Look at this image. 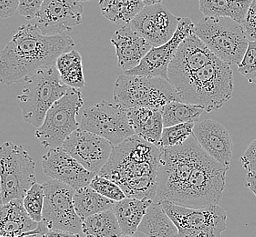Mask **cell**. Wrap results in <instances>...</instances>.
Returning a JSON list of instances; mask_svg holds the SVG:
<instances>
[{
	"mask_svg": "<svg viewBox=\"0 0 256 237\" xmlns=\"http://www.w3.org/2000/svg\"><path fill=\"white\" fill-rule=\"evenodd\" d=\"M24 237H42L41 234H28Z\"/></svg>",
	"mask_w": 256,
	"mask_h": 237,
	"instance_id": "7bdbcfd3",
	"label": "cell"
},
{
	"mask_svg": "<svg viewBox=\"0 0 256 237\" xmlns=\"http://www.w3.org/2000/svg\"><path fill=\"white\" fill-rule=\"evenodd\" d=\"M123 237H134V236H124Z\"/></svg>",
	"mask_w": 256,
	"mask_h": 237,
	"instance_id": "bcb514c9",
	"label": "cell"
},
{
	"mask_svg": "<svg viewBox=\"0 0 256 237\" xmlns=\"http://www.w3.org/2000/svg\"><path fill=\"white\" fill-rule=\"evenodd\" d=\"M142 1H144V3L145 4L146 6H148L160 4V3H162V1H164V0H142Z\"/></svg>",
	"mask_w": 256,
	"mask_h": 237,
	"instance_id": "60d3db41",
	"label": "cell"
},
{
	"mask_svg": "<svg viewBox=\"0 0 256 237\" xmlns=\"http://www.w3.org/2000/svg\"><path fill=\"white\" fill-rule=\"evenodd\" d=\"M242 164L248 172H256V140H254L241 157Z\"/></svg>",
	"mask_w": 256,
	"mask_h": 237,
	"instance_id": "8d00e7d4",
	"label": "cell"
},
{
	"mask_svg": "<svg viewBox=\"0 0 256 237\" xmlns=\"http://www.w3.org/2000/svg\"><path fill=\"white\" fill-rule=\"evenodd\" d=\"M128 115L135 135L158 146L164 129L162 108H130Z\"/></svg>",
	"mask_w": 256,
	"mask_h": 237,
	"instance_id": "7402d4cb",
	"label": "cell"
},
{
	"mask_svg": "<svg viewBox=\"0 0 256 237\" xmlns=\"http://www.w3.org/2000/svg\"><path fill=\"white\" fill-rule=\"evenodd\" d=\"M204 112V108L196 105L180 102H170L162 108L164 128L189 122L196 124Z\"/></svg>",
	"mask_w": 256,
	"mask_h": 237,
	"instance_id": "f546056e",
	"label": "cell"
},
{
	"mask_svg": "<svg viewBox=\"0 0 256 237\" xmlns=\"http://www.w3.org/2000/svg\"><path fill=\"white\" fill-rule=\"evenodd\" d=\"M110 42L116 48L118 67L124 72L138 67L152 48V46L130 25L123 26L116 31Z\"/></svg>",
	"mask_w": 256,
	"mask_h": 237,
	"instance_id": "ffe728a7",
	"label": "cell"
},
{
	"mask_svg": "<svg viewBox=\"0 0 256 237\" xmlns=\"http://www.w3.org/2000/svg\"><path fill=\"white\" fill-rule=\"evenodd\" d=\"M3 204V198H2V188H1V182H0V206Z\"/></svg>",
	"mask_w": 256,
	"mask_h": 237,
	"instance_id": "b9f144b4",
	"label": "cell"
},
{
	"mask_svg": "<svg viewBox=\"0 0 256 237\" xmlns=\"http://www.w3.org/2000/svg\"><path fill=\"white\" fill-rule=\"evenodd\" d=\"M238 70L250 83L256 84V42H249V46Z\"/></svg>",
	"mask_w": 256,
	"mask_h": 237,
	"instance_id": "836d02e7",
	"label": "cell"
},
{
	"mask_svg": "<svg viewBox=\"0 0 256 237\" xmlns=\"http://www.w3.org/2000/svg\"><path fill=\"white\" fill-rule=\"evenodd\" d=\"M246 186L256 197V172L247 174Z\"/></svg>",
	"mask_w": 256,
	"mask_h": 237,
	"instance_id": "ab89813d",
	"label": "cell"
},
{
	"mask_svg": "<svg viewBox=\"0 0 256 237\" xmlns=\"http://www.w3.org/2000/svg\"><path fill=\"white\" fill-rule=\"evenodd\" d=\"M180 18L175 16L162 4L145 6L130 26L152 46L169 42L178 30Z\"/></svg>",
	"mask_w": 256,
	"mask_h": 237,
	"instance_id": "2e32d148",
	"label": "cell"
},
{
	"mask_svg": "<svg viewBox=\"0 0 256 237\" xmlns=\"http://www.w3.org/2000/svg\"><path fill=\"white\" fill-rule=\"evenodd\" d=\"M25 82L26 86L18 96V100L24 120L38 129L50 108L70 88L62 82L56 65L33 74L25 80Z\"/></svg>",
	"mask_w": 256,
	"mask_h": 237,
	"instance_id": "5b68a950",
	"label": "cell"
},
{
	"mask_svg": "<svg viewBox=\"0 0 256 237\" xmlns=\"http://www.w3.org/2000/svg\"><path fill=\"white\" fill-rule=\"evenodd\" d=\"M56 67L62 82L68 87L77 90L85 87L86 82L80 52L72 50V52L64 53L58 58Z\"/></svg>",
	"mask_w": 256,
	"mask_h": 237,
	"instance_id": "f1b7e54d",
	"label": "cell"
},
{
	"mask_svg": "<svg viewBox=\"0 0 256 237\" xmlns=\"http://www.w3.org/2000/svg\"><path fill=\"white\" fill-rule=\"evenodd\" d=\"M154 201L126 198L115 204L113 211L123 236H134Z\"/></svg>",
	"mask_w": 256,
	"mask_h": 237,
	"instance_id": "603a6c76",
	"label": "cell"
},
{
	"mask_svg": "<svg viewBox=\"0 0 256 237\" xmlns=\"http://www.w3.org/2000/svg\"><path fill=\"white\" fill-rule=\"evenodd\" d=\"M42 237H80V234H74V232L48 230L44 234H42Z\"/></svg>",
	"mask_w": 256,
	"mask_h": 237,
	"instance_id": "f35d334b",
	"label": "cell"
},
{
	"mask_svg": "<svg viewBox=\"0 0 256 237\" xmlns=\"http://www.w3.org/2000/svg\"><path fill=\"white\" fill-rule=\"evenodd\" d=\"M28 234H25V236H16V237H24V236H28ZM0 237H10V236H0Z\"/></svg>",
	"mask_w": 256,
	"mask_h": 237,
	"instance_id": "f6af8a7d",
	"label": "cell"
},
{
	"mask_svg": "<svg viewBox=\"0 0 256 237\" xmlns=\"http://www.w3.org/2000/svg\"><path fill=\"white\" fill-rule=\"evenodd\" d=\"M46 0H20L18 13L28 20H34Z\"/></svg>",
	"mask_w": 256,
	"mask_h": 237,
	"instance_id": "e575fe53",
	"label": "cell"
},
{
	"mask_svg": "<svg viewBox=\"0 0 256 237\" xmlns=\"http://www.w3.org/2000/svg\"><path fill=\"white\" fill-rule=\"evenodd\" d=\"M195 34L212 53L229 66L239 65L249 46L244 26L227 18H206L195 25Z\"/></svg>",
	"mask_w": 256,
	"mask_h": 237,
	"instance_id": "8992f818",
	"label": "cell"
},
{
	"mask_svg": "<svg viewBox=\"0 0 256 237\" xmlns=\"http://www.w3.org/2000/svg\"><path fill=\"white\" fill-rule=\"evenodd\" d=\"M148 237H176L178 229L164 211L162 202L154 200L138 227Z\"/></svg>",
	"mask_w": 256,
	"mask_h": 237,
	"instance_id": "cb8c5ba5",
	"label": "cell"
},
{
	"mask_svg": "<svg viewBox=\"0 0 256 237\" xmlns=\"http://www.w3.org/2000/svg\"><path fill=\"white\" fill-rule=\"evenodd\" d=\"M78 1H80V2H82V3H84V2H90V1H94V0H78Z\"/></svg>",
	"mask_w": 256,
	"mask_h": 237,
	"instance_id": "ee69618b",
	"label": "cell"
},
{
	"mask_svg": "<svg viewBox=\"0 0 256 237\" xmlns=\"http://www.w3.org/2000/svg\"><path fill=\"white\" fill-rule=\"evenodd\" d=\"M84 4L78 0H46L36 14V28L46 36L66 35L82 23Z\"/></svg>",
	"mask_w": 256,
	"mask_h": 237,
	"instance_id": "5bb4252c",
	"label": "cell"
},
{
	"mask_svg": "<svg viewBox=\"0 0 256 237\" xmlns=\"http://www.w3.org/2000/svg\"><path fill=\"white\" fill-rule=\"evenodd\" d=\"M84 105L80 90L70 88L67 94L50 108L40 128L36 130V139L45 148H62L73 132L80 129L77 117Z\"/></svg>",
	"mask_w": 256,
	"mask_h": 237,
	"instance_id": "9c48e42d",
	"label": "cell"
},
{
	"mask_svg": "<svg viewBox=\"0 0 256 237\" xmlns=\"http://www.w3.org/2000/svg\"><path fill=\"white\" fill-rule=\"evenodd\" d=\"M73 204L78 216L84 220L100 212L113 210L116 202L100 196L90 186H87L75 191Z\"/></svg>",
	"mask_w": 256,
	"mask_h": 237,
	"instance_id": "4316f807",
	"label": "cell"
},
{
	"mask_svg": "<svg viewBox=\"0 0 256 237\" xmlns=\"http://www.w3.org/2000/svg\"><path fill=\"white\" fill-rule=\"evenodd\" d=\"M20 0H0V18H10L18 11Z\"/></svg>",
	"mask_w": 256,
	"mask_h": 237,
	"instance_id": "74e56055",
	"label": "cell"
},
{
	"mask_svg": "<svg viewBox=\"0 0 256 237\" xmlns=\"http://www.w3.org/2000/svg\"><path fill=\"white\" fill-rule=\"evenodd\" d=\"M45 202L42 222L48 230L80 234L82 220L78 216L73 204L75 191L70 186L58 180L44 184Z\"/></svg>",
	"mask_w": 256,
	"mask_h": 237,
	"instance_id": "7c38bea8",
	"label": "cell"
},
{
	"mask_svg": "<svg viewBox=\"0 0 256 237\" xmlns=\"http://www.w3.org/2000/svg\"><path fill=\"white\" fill-rule=\"evenodd\" d=\"M194 32V23L189 18H180L178 30L174 38L162 46L152 48L138 67L125 72L124 74L128 76L162 78L168 80V68L175 53L185 38Z\"/></svg>",
	"mask_w": 256,
	"mask_h": 237,
	"instance_id": "9a60e30c",
	"label": "cell"
},
{
	"mask_svg": "<svg viewBox=\"0 0 256 237\" xmlns=\"http://www.w3.org/2000/svg\"><path fill=\"white\" fill-rule=\"evenodd\" d=\"M194 122H189L164 128L158 147L170 148L184 144L194 135Z\"/></svg>",
	"mask_w": 256,
	"mask_h": 237,
	"instance_id": "4dcf8cb0",
	"label": "cell"
},
{
	"mask_svg": "<svg viewBox=\"0 0 256 237\" xmlns=\"http://www.w3.org/2000/svg\"><path fill=\"white\" fill-rule=\"evenodd\" d=\"M252 0H199L200 10L206 18H227L244 24Z\"/></svg>",
	"mask_w": 256,
	"mask_h": 237,
	"instance_id": "d4e9b609",
	"label": "cell"
},
{
	"mask_svg": "<svg viewBox=\"0 0 256 237\" xmlns=\"http://www.w3.org/2000/svg\"><path fill=\"white\" fill-rule=\"evenodd\" d=\"M45 202V191L44 186L36 182L35 186L28 192L23 199L24 207L28 214L34 222H42L43 219V209Z\"/></svg>",
	"mask_w": 256,
	"mask_h": 237,
	"instance_id": "1f68e13d",
	"label": "cell"
},
{
	"mask_svg": "<svg viewBox=\"0 0 256 237\" xmlns=\"http://www.w3.org/2000/svg\"><path fill=\"white\" fill-rule=\"evenodd\" d=\"M42 168L45 174L52 180L70 186L74 190L90 186L95 177L62 147L50 149L43 155Z\"/></svg>",
	"mask_w": 256,
	"mask_h": 237,
	"instance_id": "ac0fdd59",
	"label": "cell"
},
{
	"mask_svg": "<svg viewBox=\"0 0 256 237\" xmlns=\"http://www.w3.org/2000/svg\"><path fill=\"white\" fill-rule=\"evenodd\" d=\"M48 229L34 222L28 214L23 200H14L0 206V236L16 237L28 234H44Z\"/></svg>",
	"mask_w": 256,
	"mask_h": 237,
	"instance_id": "44dd1931",
	"label": "cell"
},
{
	"mask_svg": "<svg viewBox=\"0 0 256 237\" xmlns=\"http://www.w3.org/2000/svg\"><path fill=\"white\" fill-rule=\"evenodd\" d=\"M90 186L100 196L115 202L122 201L127 198L125 192L117 184L102 176H95Z\"/></svg>",
	"mask_w": 256,
	"mask_h": 237,
	"instance_id": "d6a6232c",
	"label": "cell"
},
{
	"mask_svg": "<svg viewBox=\"0 0 256 237\" xmlns=\"http://www.w3.org/2000/svg\"><path fill=\"white\" fill-rule=\"evenodd\" d=\"M146 6L142 0H100L102 15L113 23L128 26Z\"/></svg>",
	"mask_w": 256,
	"mask_h": 237,
	"instance_id": "484cf974",
	"label": "cell"
},
{
	"mask_svg": "<svg viewBox=\"0 0 256 237\" xmlns=\"http://www.w3.org/2000/svg\"><path fill=\"white\" fill-rule=\"evenodd\" d=\"M194 137L207 154L227 170L230 169L234 142L224 125L212 120L196 122Z\"/></svg>",
	"mask_w": 256,
	"mask_h": 237,
	"instance_id": "d6986e66",
	"label": "cell"
},
{
	"mask_svg": "<svg viewBox=\"0 0 256 237\" xmlns=\"http://www.w3.org/2000/svg\"><path fill=\"white\" fill-rule=\"evenodd\" d=\"M80 129L102 137L113 147L135 135L130 124L128 108L106 100L85 108Z\"/></svg>",
	"mask_w": 256,
	"mask_h": 237,
	"instance_id": "8fae6325",
	"label": "cell"
},
{
	"mask_svg": "<svg viewBox=\"0 0 256 237\" xmlns=\"http://www.w3.org/2000/svg\"><path fill=\"white\" fill-rule=\"evenodd\" d=\"M162 149L157 200L192 209L219 204L228 170L200 148L194 135L180 146Z\"/></svg>",
	"mask_w": 256,
	"mask_h": 237,
	"instance_id": "6da1fadb",
	"label": "cell"
},
{
	"mask_svg": "<svg viewBox=\"0 0 256 237\" xmlns=\"http://www.w3.org/2000/svg\"><path fill=\"white\" fill-rule=\"evenodd\" d=\"M216 58L195 32L192 33L180 45L170 63V82L177 90L192 74L199 72Z\"/></svg>",
	"mask_w": 256,
	"mask_h": 237,
	"instance_id": "e0dca14e",
	"label": "cell"
},
{
	"mask_svg": "<svg viewBox=\"0 0 256 237\" xmlns=\"http://www.w3.org/2000/svg\"><path fill=\"white\" fill-rule=\"evenodd\" d=\"M162 204L178 229L176 237H220L227 229V212L218 204L199 209L169 202H162Z\"/></svg>",
	"mask_w": 256,
	"mask_h": 237,
	"instance_id": "30bf717a",
	"label": "cell"
},
{
	"mask_svg": "<svg viewBox=\"0 0 256 237\" xmlns=\"http://www.w3.org/2000/svg\"><path fill=\"white\" fill-rule=\"evenodd\" d=\"M74 46L75 42L68 35L46 36L34 25L20 26L0 52V84L10 86L20 82L56 65L58 58Z\"/></svg>",
	"mask_w": 256,
	"mask_h": 237,
	"instance_id": "7a4b0ae2",
	"label": "cell"
},
{
	"mask_svg": "<svg viewBox=\"0 0 256 237\" xmlns=\"http://www.w3.org/2000/svg\"><path fill=\"white\" fill-rule=\"evenodd\" d=\"M0 182L3 204L23 200L36 184V162L23 146L11 142L0 145Z\"/></svg>",
	"mask_w": 256,
	"mask_h": 237,
	"instance_id": "ba28073f",
	"label": "cell"
},
{
	"mask_svg": "<svg viewBox=\"0 0 256 237\" xmlns=\"http://www.w3.org/2000/svg\"><path fill=\"white\" fill-rule=\"evenodd\" d=\"M114 102L124 108H162L180 102L176 88L162 78L122 75L114 84Z\"/></svg>",
	"mask_w": 256,
	"mask_h": 237,
	"instance_id": "52a82bcc",
	"label": "cell"
},
{
	"mask_svg": "<svg viewBox=\"0 0 256 237\" xmlns=\"http://www.w3.org/2000/svg\"><path fill=\"white\" fill-rule=\"evenodd\" d=\"M82 232L86 237H123L113 210L102 212L82 220Z\"/></svg>",
	"mask_w": 256,
	"mask_h": 237,
	"instance_id": "83f0119b",
	"label": "cell"
},
{
	"mask_svg": "<svg viewBox=\"0 0 256 237\" xmlns=\"http://www.w3.org/2000/svg\"><path fill=\"white\" fill-rule=\"evenodd\" d=\"M162 149L137 135L113 147L98 176L117 184L128 198L154 201Z\"/></svg>",
	"mask_w": 256,
	"mask_h": 237,
	"instance_id": "3957f363",
	"label": "cell"
},
{
	"mask_svg": "<svg viewBox=\"0 0 256 237\" xmlns=\"http://www.w3.org/2000/svg\"><path fill=\"white\" fill-rule=\"evenodd\" d=\"M234 88V72L229 65L214 58L199 72L190 76L177 90L180 102L216 112L229 102Z\"/></svg>",
	"mask_w": 256,
	"mask_h": 237,
	"instance_id": "277c9868",
	"label": "cell"
},
{
	"mask_svg": "<svg viewBox=\"0 0 256 237\" xmlns=\"http://www.w3.org/2000/svg\"><path fill=\"white\" fill-rule=\"evenodd\" d=\"M242 26L250 42H256V0H252Z\"/></svg>",
	"mask_w": 256,
	"mask_h": 237,
	"instance_id": "d590c367",
	"label": "cell"
},
{
	"mask_svg": "<svg viewBox=\"0 0 256 237\" xmlns=\"http://www.w3.org/2000/svg\"><path fill=\"white\" fill-rule=\"evenodd\" d=\"M62 148L96 176L107 164L113 146L102 137L78 129L68 138Z\"/></svg>",
	"mask_w": 256,
	"mask_h": 237,
	"instance_id": "4fadbf2b",
	"label": "cell"
}]
</instances>
